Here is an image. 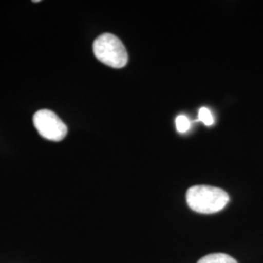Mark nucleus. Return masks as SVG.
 <instances>
[{"instance_id":"nucleus-1","label":"nucleus","mask_w":263,"mask_h":263,"mask_svg":"<svg viewBox=\"0 0 263 263\" xmlns=\"http://www.w3.org/2000/svg\"><path fill=\"white\" fill-rule=\"evenodd\" d=\"M186 203L192 211L212 215L220 212L229 203V195L221 188L210 185H195L186 192Z\"/></svg>"},{"instance_id":"nucleus-2","label":"nucleus","mask_w":263,"mask_h":263,"mask_svg":"<svg viewBox=\"0 0 263 263\" xmlns=\"http://www.w3.org/2000/svg\"><path fill=\"white\" fill-rule=\"evenodd\" d=\"M96 58L113 68H122L128 63V53L122 41L111 33H104L94 41Z\"/></svg>"},{"instance_id":"nucleus-3","label":"nucleus","mask_w":263,"mask_h":263,"mask_svg":"<svg viewBox=\"0 0 263 263\" xmlns=\"http://www.w3.org/2000/svg\"><path fill=\"white\" fill-rule=\"evenodd\" d=\"M33 125L39 135L48 141H61L66 138L67 127L56 113L41 109L33 115Z\"/></svg>"},{"instance_id":"nucleus-4","label":"nucleus","mask_w":263,"mask_h":263,"mask_svg":"<svg viewBox=\"0 0 263 263\" xmlns=\"http://www.w3.org/2000/svg\"><path fill=\"white\" fill-rule=\"evenodd\" d=\"M197 263H238L232 256L226 254H210L199 259Z\"/></svg>"},{"instance_id":"nucleus-5","label":"nucleus","mask_w":263,"mask_h":263,"mask_svg":"<svg viewBox=\"0 0 263 263\" xmlns=\"http://www.w3.org/2000/svg\"><path fill=\"white\" fill-rule=\"evenodd\" d=\"M199 120L204 123L206 126H212L215 122L213 114L207 107H201L199 109Z\"/></svg>"},{"instance_id":"nucleus-6","label":"nucleus","mask_w":263,"mask_h":263,"mask_svg":"<svg viewBox=\"0 0 263 263\" xmlns=\"http://www.w3.org/2000/svg\"><path fill=\"white\" fill-rule=\"evenodd\" d=\"M176 125L179 133H185L190 128V121L185 115H179L176 119Z\"/></svg>"}]
</instances>
